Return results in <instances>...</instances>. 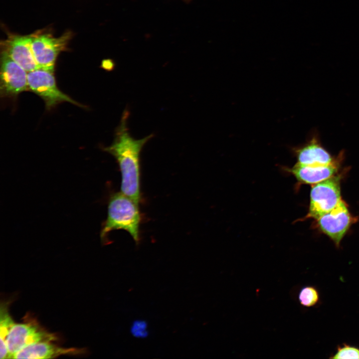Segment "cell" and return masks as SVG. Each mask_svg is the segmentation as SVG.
Wrapping results in <instances>:
<instances>
[{
	"mask_svg": "<svg viewBox=\"0 0 359 359\" xmlns=\"http://www.w3.org/2000/svg\"><path fill=\"white\" fill-rule=\"evenodd\" d=\"M130 112L125 108L117 127L112 144L104 148L117 161L121 173V192L139 205L141 200L140 154L144 145L154 136L151 134L135 139L130 134L128 121Z\"/></svg>",
	"mask_w": 359,
	"mask_h": 359,
	"instance_id": "6da1fadb",
	"label": "cell"
},
{
	"mask_svg": "<svg viewBox=\"0 0 359 359\" xmlns=\"http://www.w3.org/2000/svg\"><path fill=\"white\" fill-rule=\"evenodd\" d=\"M139 204L122 192L111 196L108 207V216L102 226L100 237L104 243L107 241L109 233L123 229L131 235L137 245L139 244L140 226L142 220Z\"/></svg>",
	"mask_w": 359,
	"mask_h": 359,
	"instance_id": "7a4b0ae2",
	"label": "cell"
},
{
	"mask_svg": "<svg viewBox=\"0 0 359 359\" xmlns=\"http://www.w3.org/2000/svg\"><path fill=\"white\" fill-rule=\"evenodd\" d=\"M341 199L339 176L313 184L308 212L301 219H317L332 210Z\"/></svg>",
	"mask_w": 359,
	"mask_h": 359,
	"instance_id": "3957f363",
	"label": "cell"
},
{
	"mask_svg": "<svg viewBox=\"0 0 359 359\" xmlns=\"http://www.w3.org/2000/svg\"><path fill=\"white\" fill-rule=\"evenodd\" d=\"M53 73L41 68L28 72V89L44 100L48 109L63 102L79 106V103L58 89Z\"/></svg>",
	"mask_w": 359,
	"mask_h": 359,
	"instance_id": "277c9868",
	"label": "cell"
},
{
	"mask_svg": "<svg viewBox=\"0 0 359 359\" xmlns=\"http://www.w3.org/2000/svg\"><path fill=\"white\" fill-rule=\"evenodd\" d=\"M70 37L69 32L57 38L46 33L32 34V50L39 68L54 72L57 57L66 48Z\"/></svg>",
	"mask_w": 359,
	"mask_h": 359,
	"instance_id": "5b68a950",
	"label": "cell"
},
{
	"mask_svg": "<svg viewBox=\"0 0 359 359\" xmlns=\"http://www.w3.org/2000/svg\"><path fill=\"white\" fill-rule=\"evenodd\" d=\"M316 220L319 229L339 247L348 230L357 219L350 213L346 203L341 199L332 210Z\"/></svg>",
	"mask_w": 359,
	"mask_h": 359,
	"instance_id": "8992f818",
	"label": "cell"
},
{
	"mask_svg": "<svg viewBox=\"0 0 359 359\" xmlns=\"http://www.w3.org/2000/svg\"><path fill=\"white\" fill-rule=\"evenodd\" d=\"M0 58V93L14 97L29 90L27 73L6 53L1 51Z\"/></svg>",
	"mask_w": 359,
	"mask_h": 359,
	"instance_id": "52a82bcc",
	"label": "cell"
},
{
	"mask_svg": "<svg viewBox=\"0 0 359 359\" xmlns=\"http://www.w3.org/2000/svg\"><path fill=\"white\" fill-rule=\"evenodd\" d=\"M55 340L54 335L30 323L14 324L6 340L9 359L23 348L40 342Z\"/></svg>",
	"mask_w": 359,
	"mask_h": 359,
	"instance_id": "ba28073f",
	"label": "cell"
},
{
	"mask_svg": "<svg viewBox=\"0 0 359 359\" xmlns=\"http://www.w3.org/2000/svg\"><path fill=\"white\" fill-rule=\"evenodd\" d=\"M31 42L32 34L11 35L1 44L2 51L29 72L39 68L32 50Z\"/></svg>",
	"mask_w": 359,
	"mask_h": 359,
	"instance_id": "9c48e42d",
	"label": "cell"
},
{
	"mask_svg": "<svg viewBox=\"0 0 359 359\" xmlns=\"http://www.w3.org/2000/svg\"><path fill=\"white\" fill-rule=\"evenodd\" d=\"M342 155L340 154L329 164L307 166L297 163L291 168H286L285 171L294 176L299 183L313 185L335 176L339 168Z\"/></svg>",
	"mask_w": 359,
	"mask_h": 359,
	"instance_id": "30bf717a",
	"label": "cell"
},
{
	"mask_svg": "<svg viewBox=\"0 0 359 359\" xmlns=\"http://www.w3.org/2000/svg\"><path fill=\"white\" fill-rule=\"evenodd\" d=\"M50 342H40L28 345L13 356L14 359H52L64 355L79 354L83 350L75 348H63L51 344Z\"/></svg>",
	"mask_w": 359,
	"mask_h": 359,
	"instance_id": "8fae6325",
	"label": "cell"
},
{
	"mask_svg": "<svg viewBox=\"0 0 359 359\" xmlns=\"http://www.w3.org/2000/svg\"><path fill=\"white\" fill-rule=\"evenodd\" d=\"M297 163L302 165H323L334 161L331 154L322 146L317 136L295 151Z\"/></svg>",
	"mask_w": 359,
	"mask_h": 359,
	"instance_id": "7c38bea8",
	"label": "cell"
},
{
	"mask_svg": "<svg viewBox=\"0 0 359 359\" xmlns=\"http://www.w3.org/2000/svg\"><path fill=\"white\" fill-rule=\"evenodd\" d=\"M14 323L9 316L7 307L4 305L0 307V358H9V355L6 344V340L8 333Z\"/></svg>",
	"mask_w": 359,
	"mask_h": 359,
	"instance_id": "4fadbf2b",
	"label": "cell"
},
{
	"mask_svg": "<svg viewBox=\"0 0 359 359\" xmlns=\"http://www.w3.org/2000/svg\"><path fill=\"white\" fill-rule=\"evenodd\" d=\"M300 304L304 307L315 306L319 302L320 294L317 289L312 286H306L302 288L298 294Z\"/></svg>",
	"mask_w": 359,
	"mask_h": 359,
	"instance_id": "5bb4252c",
	"label": "cell"
},
{
	"mask_svg": "<svg viewBox=\"0 0 359 359\" xmlns=\"http://www.w3.org/2000/svg\"><path fill=\"white\" fill-rule=\"evenodd\" d=\"M332 359H359V348L343 344L337 347L336 352L329 358Z\"/></svg>",
	"mask_w": 359,
	"mask_h": 359,
	"instance_id": "9a60e30c",
	"label": "cell"
},
{
	"mask_svg": "<svg viewBox=\"0 0 359 359\" xmlns=\"http://www.w3.org/2000/svg\"><path fill=\"white\" fill-rule=\"evenodd\" d=\"M132 334L137 338H145L147 336L148 333L147 331V324L142 320L135 321L131 330Z\"/></svg>",
	"mask_w": 359,
	"mask_h": 359,
	"instance_id": "2e32d148",
	"label": "cell"
}]
</instances>
